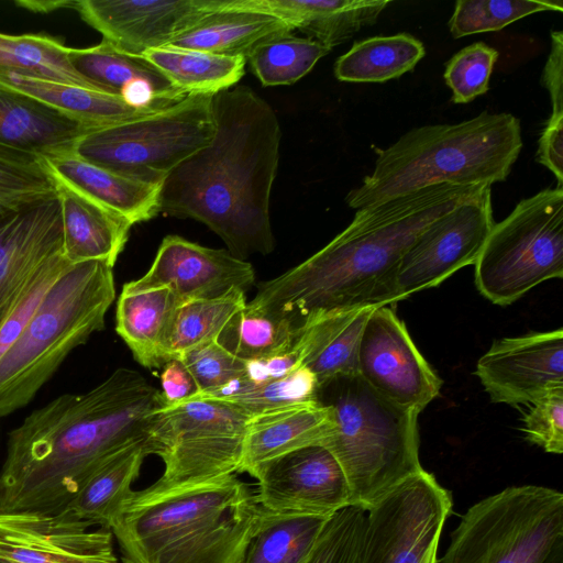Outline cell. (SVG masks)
Listing matches in <instances>:
<instances>
[{
	"instance_id": "cell-10",
	"label": "cell",
	"mask_w": 563,
	"mask_h": 563,
	"mask_svg": "<svg viewBox=\"0 0 563 563\" xmlns=\"http://www.w3.org/2000/svg\"><path fill=\"white\" fill-rule=\"evenodd\" d=\"M474 265L476 288L500 306L548 279L562 278L563 188L520 200L494 224Z\"/></svg>"
},
{
	"instance_id": "cell-48",
	"label": "cell",
	"mask_w": 563,
	"mask_h": 563,
	"mask_svg": "<svg viewBox=\"0 0 563 563\" xmlns=\"http://www.w3.org/2000/svg\"><path fill=\"white\" fill-rule=\"evenodd\" d=\"M161 385L167 405L188 400L199 393L194 376L180 358H172L163 365Z\"/></svg>"
},
{
	"instance_id": "cell-47",
	"label": "cell",
	"mask_w": 563,
	"mask_h": 563,
	"mask_svg": "<svg viewBox=\"0 0 563 563\" xmlns=\"http://www.w3.org/2000/svg\"><path fill=\"white\" fill-rule=\"evenodd\" d=\"M563 32L551 31V49L545 62L541 82L548 90L552 113L543 130L563 131Z\"/></svg>"
},
{
	"instance_id": "cell-9",
	"label": "cell",
	"mask_w": 563,
	"mask_h": 563,
	"mask_svg": "<svg viewBox=\"0 0 563 563\" xmlns=\"http://www.w3.org/2000/svg\"><path fill=\"white\" fill-rule=\"evenodd\" d=\"M563 541V494L521 485L467 509L439 563H544Z\"/></svg>"
},
{
	"instance_id": "cell-31",
	"label": "cell",
	"mask_w": 563,
	"mask_h": 563,
	"mask_svg": "<svg viewBox=\"0 0 563 563\" xmlns=\"http://www.w3.org/2000/svg\"><path fill=\"white\" fill-rule=\"evenodd\" d=\"M150 454H153L150 440L115 453L90 475L65 510L81 521L110 529L132 496L131 485Z\"/></svg>"
},
{
	"instance_id": "cell-19",
	"label": "cell",
	"mask_w": 563,
	"mask_h": 563,
	"mask_svg": "<svg viewBox=\"0 0 563 563\" xmlns=\"http://www.w3.org/2000/svg\"><path fill=\"white\" fill-rule=\"evenodd\" d=\"M255 282L252 264L222 249H211L179 235L163 239L157 254L141 278L123 290L168 288L181 301L223 296L232 289L246 292Z\"/></svg>"
},
{
	"instance_id": "cell-21",
	"label": "cell",
	"mask_w": 563,
	"mask_h": 563,
	"mask_svg": "<svg viewBox=\"0 0 563 563\" xmlns=\"http://www.w3.org/2000/svg\"><path fill=\"white\" fill-rule=\"evenodd\" d=\"M91 126L0 85V159L40 165L74 151Z\"/></svg>"
},
{
	"instance_id": "cell-37",
	"label": "cell",
	"mask_w": 563,
	"mask_h": 563,
	"mask_svg": "<svg viewBox=\"0 0 563 563\" xmlns=\"http://www.w3.org/2000/svg\"><path fill=\"white\" fill-rule=\"evenodd\" d=\"M70 47L44 34L0 32V70L14 71L95 90L69 60ZM97 91V90H96Z\"/></svg>"
},
{
	"instance_id": "cell-30",
	"label": "cell",
	"mask_w": 563,
	"mask_h": 563,
	"mask_svg": "<svg viewBox=\"0 0 563 563\" xmlns=\"http://www.w3.org/2000/svg\"><path fill=\"white\" fill-rule=\"evenodd\" d=\"M0 85L27 95L91 128L155 112L134 107L117 96L14 71L0 70Z\"/></svg>"
},
{
	"instance_id": "cell-2",
	"label": "cell",
	"mask_w": 563,
	"mask_h": 563,
	"mask_svg": "<svg viewBox=\"0 0 563 563\" xmlns=\"http://www.w3.org/2000/svg\"><path fill=\"white\" fill-rule=\"evenodd\" d=\"M216 130L162 181L158 212L207 225L241 260L275 247L269 216L282 131L272 106L247 86L213 95Z\"/></svg>"
},
{
	"instance_id": "cell-5",
	"label": "cell",
	"mask_w": 563,
	"mask_h": 563,
	"mask_svg": "<svg viewBox=\"0 0 563 563\" xmlns=\"http://www.w3.org/2000/svg\"><path fill=\"white\" fill-rule=\"evenodd\" d=\"M522 148L511 113L478 115L455 124H429L402 134L377 154L374 169L350 190L358 210L435 185L490 186L504 181Z\"/></svg>"
},
{
	"instance_id": "cell-1",
	"label": "cell",
	"mask_w": 563,
	"mask_h": 563,
	"mask_svg": "<svg viewBox=\"0 0 563 563\" xmlns=\"http://www.w3.org/2000/svg\"><path fill=\"white\" fill-rule=\"evenodd\" d=\"M165 402L139 372L120 367L84 394H64L8 434L0 512L56 514L121 450L150 440Z\"/></svg>"
},
{
	"instance_id": "cell-15",
	"label": "cell",
	"mask_w": 563,
	"mask_h": 563,
	"mask_svg": "<svg viewBox=\"0 0 563 563\" xmlns=\"http://www.w3.org/2000/svg\"><path fill=\"white\" fill-rule=\"evenodd\" d=\"M250 475L257 479L260 505L272 512L331 517L351 506L344 472L323 445L289 452Z\"/></svg>"
},
{
	"instance_id": "cell-20",
	"label": "cell",
	"mask_w": 563,
	"mask_h": 563,
	"mask_svg": "<svg viewBox=\"0 0 563 563\" xmlns=\"http://www.w3.org/2000/svg\"><path fill=\"white\" fill-rule=\"evenodd\" d=\"M60 252L57 194L0 210V327L38 268Z\"/></svg>"
},
{
	"instance_id": "cell-43",
	"label": "cell",
	"mask_w": 563,
	"mask_h": 563,
	"mask_svg": "<svg viewBox=\"0 0 563 563\" xmlns=\"http://www.w3.org/2000/svg\"><path fill=\"white\" fill-rule=\"evenodd\" d=\"M70 265L60 252L46 261L34 274L0 327V358L24 330L47 290Z\"/></svg>"
},
{
	"instance_id": "cell-32",
	"label": "cell",
	"mask_w": 563,
	"mask_h": 563,
	"mask_svg": "<svg viewBox=\"0 0 563 563\" xmlns=\"http://www.w3.org/2000/svg\"><path fill=\"white\" fill-rule=\"evenodd\" d=\"M424 55L422 42L408 33L374 36L340 56L334 76L345 82H385L411 71Z\"/></svg>"
},
{
	"instance_id": "cell-26",
	"label": "cell",
	"mask_w": 563,
	"mask_h": 563,
	"mask_svg": "<svg viewBox=\"0 0 563 563\" xmlns=\"http://www.w3.org/2000/svg\"><path fill=\"white\" fill-rule=\"evenodd\" d=\"M291 32L292 27L279 18L221 0L218 9L177 34L166 46L247 58L257 45Z\"/></svg>"
},
{
	"instance_id": "cell-8",
	"label": "cell",
	"mask_w": 563,
	"mask_h": 563,
	"mask_svg": "<svg viewBox=\"0 0 563 563\" xmlns=\"http://www.w3.org/2000/svg\"><path fill=\"white\" fill-rule=\"evenodd\" d=\"M213 95L190 93L137 118L91 128L74 154L115 174L161 186L181 162L210 143Z\"/></svg>"
},
{
	"instance_id": "cell-33",
	"label": "cell",
	"mask_w": 563,
	"mask_h": 563,
	"mask_svg": "<svg viewBox=\"0 0 563 563\" xmlns=\"http://www.w3.org/2000/svg\"><path fill=\"white\" fill-rule=\"evenodd\" d=\"M143 56L186 95H216L233 87L244 75L246 58L163 46Z\"/></svg>"
},
{
	"instance_id": "cell-16",
	"label": "cell",
	"mask_w": 563,
	"mask_h": 563,
	"mask_svg": "<svg viewBox=\"0 0 563 563\" xmlns=\"http://www.w3.org/2000/svg\"><path fill=\"white\" fill-rule=\"evenodd\" d=\"M67 510L0 512V559L8 563H118L112 532Z\"/></svg>"
},
{
	"instance_id": "cell-36",
	"label": "cell",
	"mask_w": 563,
	"mask_h": 563,
	"mask_svg": "<svg viewBox=\"0 0 563 563\" xmlns=\"http://www.w3.org/2000/svg\"><path fill=\"white\" fill-rule=\"evenodd\" d=\"M319 383L306 366H299L289 375L269 382L252 383L240 377L192 398L214 399L233 405L251 416L273 409L318 401Z\"/></svg>"
},
{
	"instance_id": "cell-6",
	"label": "cell",
	"mask_w": 563,
	"mask_h": 563,
	"mask_svg": "<svg viewBox=\"0 0 563 563\" xmlns=\"http://www.w3.org/2000/svg\"><path fill=\"white\" fill-rule=\"evenodd\" d=\"M318 400L332 408L335 428L323 444L341 465L351 506L365 511L382 496L423 470L419 460V412L374 390L358 374L319 387Z\"/></svg>"
},
{
	"instance_id": "cell-27",
	"label": "cell",
	"mask_w": 563,
	"mask_h": 563,
	"mask_svg": "<svg viewBox=\"0 0 563 563\" xmlns=\"http://www.w3.org/2000/svg\"><path fill=\"white\" fill-rule=\"evenodd\" d=\"M63 254L70 264L99 261L114 266L132 224L97 202L56 184Z\"/></svg>"
},
{
	"instance_id": "cell-39",
	"label": "cell",
	"mask_w": 563,
	"mask_h": 563,
	"mask_svg": "<svg viewBox=\"0 0 563 563\" xmlns=\"http://www.w3.org/2000/svg\"><path fill=\"white\" fill-rule=\"evenodd\" d=\"M330 51L314 40L287 33L257 45L246 62L263 86L291 85Z\"/></svg>"
},
{
	"instance_id": "cell-29",
	"label": "cell",
	"mask_w": 563,
	"mask_h": 563,
	"mask_svg": "<svg viewBox=\"0 0 563 563\" xmlns=\"http://www.w3.org/2000/svg\"><path fill=\"white\" fill-rule=\"evenodd\" d=\"M180 303L168 288L122 289L117 303L115 330L142 366L157 368L169 361L168 339Z\"/></svg>"
},
{
	"instance_id": "cell-45",
	"label": "cell",
	"mask_w": 563,
	"mask_h": 563,
	"mask_svg": "<svg viewBox=\"0 0 563 563\" xmlns=\"http://www.w3.org/2000/svg\"><path fill=\"white\" fill-rule=\"evenodd\" d=\"M528 441L548 453L563 452V386L550 389L530 405L522 420Z\"/></svg>"
},
{
	"instance_id": "cell-7",
	"label": "cell",
	"mask_w": 563,
	"mask_h": 563,
	"mask_svg": "<svg viewBox=\"0 0 563 563\" xmlns=\"http://www.w3.org/2000/svg\"><path fill=\"white\" fill-rule=\"evenodd\" d=\"M114 297L113 267L104 262L71 264L60 275L0 358V417L30 404L69 353L103 330Z\"/></svg>"
},
{
	"instance_id": "cell-23",
	"label": "cell",
	"mask_w": 563,
	"mask_h": 563,
	"mask_svg": "<svg viewBox=\"0 0 563 563\" xmlns=\"http://www.w3.org/2000/svg\"><path fill=\"white\" fill-rule=\"evenodd\" d=\"M335 428L333 410L322 402L290 405L251 416L238 472L251 474L274 459L310 445H323Z\"/></svg>"
},
{
	"instance_id": "cell-44",
	"label": "cell",
	"mask_w": 563,
	"mask_h": 563,
	"mask_svg": "<svg viewBox=\"0 0 563 563\" xmlns=\"http://www.w3.org/2000/svg\"><path fill=\"white\" fill-rule=\"evenodd\" d=\"M178 358L194 376L199 393L220 388L245 373V362L228 352L217 341L192 347Z\"/></svg>"
},
{
	"instance_id": "cell-3",
	"label": "cell",
	"mask_w": 563,
	"mask_h": 563,
	"mask_svg": "<svg viewBox=\"0 0 563 563\" xmlns=\"http://www.w3.org/2000/svg\"><path fill=\"white\" fill-rule=\"evenodd\" d=\"M484 187L429 186L358 209L324 247L263 282L249 305L299 327L327 312L387 306L396 268L417 236Z\"/></svg>"
},
{
	"instance_id": "cell-40",
	"label": "cell",
	"mask_w": 563,
	"mask_h": 563,
	"mask_svg": "<svg viewBox=\"0 0 563 563\" xmlns=\"http://www.w3.org/2000/svg\"><path fill=\"white\" fill-rule=\"evenodd\" d=\"M542 11H563L562 1L457 0L449 21L454 38L498 31L508 24Z\"/></svg>"
},
{
	"instance_id": "cell-4",
	"label": "cell",
	"mask_w": 563,
	"mask_h": 563,
	"mask_svg": "<svg viewBox=\"0 0 563 563\" xmlns=\"http://www.w3.org/2000/svg\"><path fill=\"white\" fill-rule=\"evenodd\" d=\"M263 508L235 474L181 489L133 492L113 520L122 563H243Z\"/></svg>"
},
{
	"instance_id": "cell-18",
	"label": "cell",
	"mask_w": 563,
	"mask_h": 563,
	"mask_svg": "<svg viewBox=\"0 0 563 563\" xmlns=\"http://www.w3.org/2000/svg\"><path fill=\"white\" fill-rule=\"evenodd\" d=\"M475 373L493 402L530 406L563 386V330L496 340Z\"/></svg>"
},
{
	"instance_id": "cell-12",
	"label": "cell",
	"mask_w": 563,
	"mask_h": 563,
	"mask_svg": "<svg viewBox=\"0 0 563 563\" xmlns=\"http://www.w3.org/2000/svg\"><path fill=\"white\" fill-rule=\"evenodd\" d=\"M451 510V493L433 474L409 476L366 510L357 563H438Z\"/></svg>"
},
{
	"instance_id": "cell-50",
	"label": "cell",
	"mask_w": 563,
	"mask_h": 563,
	"mask_svg": "<svg viewBox=\"0 0 563 563\" xmlns=\"http://www.w3.org/2000/svg\"><path fill=\"white\" fill-rule=\"evenodd\" d=\"M16 5L24 8L29 11L36 12V13H48L53 12L59 9H75L76 1H49V0H22V1H15Z\"/></svg>"
},
{
	"instance_id": "cell-41",
	"label": "cell",
	"mask_w": 563,
	"mask_h": 563,
	"mask_svg": "<svg viewBox=\"0 0 563 563\" xmlns=\"http://www.w3.org/2000/svg\"><path fill=\"white\" fill-rule=\"evenodd\" d=\"M498 52L484 42L473 43L445 64L444 80L454 103H468L489 89Z\"/></svg>"
},
{
	"instance_id": "cell-42",
	"label": "cell",
	"mask_w": 563,
	"mask_h": 563,
	"mask_svg": "<svg viewBox=\"0 0 563 563\" xmlns=\"http://www.w3.org/2000/svg\"><path fill=\"white\" fill-rule=\"evenodd\" d=\"M365 514L356 506L333 514L305 563H357Z\"/></svg>"
},
{
	"instance_id": "cell-34",
	"label": "cell",
	"mask_w": 563,
	"mask_h": 563,
	"mask_svg": "<svg viewBox=\"0 0 563 563\" xmlns=\"http://www.w3.org/2000/svg\"><path fill=\"white\" fill-rule=\"evenodd\" d=\"M329 518L263 509L243 563H305Z\"/></svg>"
},
{
	"instance_id": "cell-25",
	"label": "cell",
	"mask_w": 563,
	"mask_h": 563,
	"mask_svg": "<svg viewBox=\"0 0 563 563\" xmlns=\"http://www.w3.org/2000/svg\"><path fill=\"white\" fill-rule=\"evenodd\" d=\"M389 0H231L236 8L279 18L332 49L375 24Z\"/></svg>"
},
{
	"instance_id": "cell-11",
	"label": "cell",
	"mask_w": 563,
	"mask_h": 563,
	"mask_svg": "<svg viewBox=\"0 0 563 563\" xmlns=\"http://www.w3.org/2000/svg\"><path fill=\"white\" fill-rule=\"evenodd\" d=\"M251 415L228 402L192 398L156 415L150 441L165 465L148 493L207 483L238 472Z\"/></svg>"
},
{
	"instance_id": "cell-28",
	"label": "cell",
	"mask_w": 563,
	"mask_h": 563,
	"mask_svg": "<svg viewBox=\"0 0 563 563\" xmlns=\"http://www.w3.org/2000/svg\"><path fill=\"white\" fill-rule=\"evenodd\" d=\"M375 307L327 312L305 321L295 344L301 365L319 387L342 375L357 374V350L365 322Z\"/></svg>"
},
{
	"instance_id": "cell-17",
	"label": "cell",
	"mask_w": 563,
	"mask_h": 563,
	"mask_svg": "<svg viewBox=\"0 0 563 563\" xmlns=\"http://www.w3.org/2000/svg\"><path fill=\"white\" fill-rule=\"evenodd\" d=\"M221 0H77L80 18L114 48L136 56L166 46Z\"/></svg>"
},
{
	"instance_id": "cell-35",
	"label": "cell",
	"mask_w": 563,
	"mask_h": 563,
	"mask_svg": "<svg viewBox=\"0 0 563 563\" xmlns=\"http://www.w3.org/2000/svg\"><path fill=\"white\" fill-rule=\"evenodd\" d=\"M300 327L291 319L250 306L239 310L221 330L217 342L247 362L286 353L294 349Z\"/></svg>"
},
{
	"instance_id": "cell-49",
	"label": "cell",
	"mask_w": 563,
	"mask_h": 563,
	"mask_svg": "<svg viewBox=\"0 0 563 563\" xmlns=\"http://www.w3.org/2000/svg\"><path fill=\"white\" fill-rule=\"evenodd\" d=\"M301 365L299 354L294 349L275 356L245 362L243 378L252 383H263L283 378Z\"/></svg>"
},
{
	"instance_id": "cell-22",
	"label": "cell",
	"mask_w": 563,
	"mask_h": 563,
	"mask_svg": "<svg viewBox=\"0 0 563 563\" xmlns=\"http://www.w3.org/2000/svg\"><path fill=\"white\" fill-rule=\"evenodd\" d=\"M69 60L95 90L141 109L157 111L187 96L144 56L123 53L103 40L87 48L70 47Z\"/></svg>"
},
{
	"instance_id": "cell-51",
	"label": "cell",
	"mask_w": 563,
	"mask_h": 563,
	"mask_svg": "<svg viewBox=\"0 0 563 563\" xmlns=\"http://www.w3.org/2000/svg\"><path fill=\"white\" fill-rule=\"evenodd\" d=\"M544 563H563V541L554 547Z\"/></svg>"
},
{
	"instance_id": "cell-46",
	"label": "cell",
	"mask_w": 563,
	"mask_h": 563,
	"mask_svg": "<svg viewBox=\"0 0 563 563\" xmlns=\"http://www.w3.org/2000/svg\"><path fill=\"white\" fill-rule=\"evenodd\" d=\"M56 194V183L43 166L0 159V210Z\"/></svg>"
},
{
	"instance_id": "cell-24",
	"label": "cell",
	"mask_w": 563,
	"mask_h": 563,
	"mask_svg": "<svg viewBox=\"0 0 563 563\" xmlns=\"http://www.w3.org/2000/svg\"><path fill=\"white\" fill-rule=\"evenodd\" d=\"M43 167L56 184L97 202L132 225L158 213V185L115 174L74 152L49 158Z\"/></svg>"
},
{
	"instance_id": "cell-38",
	"label": "cell",
	"mask_w": 563,
	"mask_h": 563,
	"mask_svg": "<svg viewBox=\"0 0 563 563\" xmlns=\"http://www.w3.org/2000/svg\"><path fill=\"white\" fill-rule=\"evenodd\" d=\"M246 305L245 292L232 289L223 296L181 301L177 307L168 339L169 360L186 351L216 341L223 327Z\"/></svg>"
},
{
	"instance_id": "cell-14",
	"label": "cell",
	"mask_w": 563,
	"mask_h": 563,
	"mask_svg": "<svg viewBox=\"0 0 563 563\" xmlns=\"http://www.w3.org/2000/svg\"><path fill=\"white\" fill-rule=\"evenodd\" d=\"M357 374L389 401L419 413L440 393L442 380L387 306L375 307L363 328Z\"/></svg>"
},
{
	"instance_id": "cell-52",
	"label": "cell",
	"mask_w": 563,
	"mask_h": 563,
	"mask_svg": "<svg viewBox=\"0 0 563 563\" xmlns=\"http://www.w3.org/2000/svg\"><path fill=\"white\" fill-rule=\"evenodd\" d=\"M0 563H8V562H5V561H3V560H1V559H0Z\"/></svg>"
},
{
	"instance_id": "cell-13",
	"label": "cell",
	"mask_w": 563,
	"mask_h": 563,
	"mask_svg": "<svg viewBox=\"0 0 563 563\" xmlns=\"http://www.w3.org/2000/svg\"><path fill=\"white\" fill-rule=\"evenodd\" d=\"M494 224L489 186L430 223L402 255L389 305L435 287L456 271L475 264Z\"/></svg>"
}]
</instances>
